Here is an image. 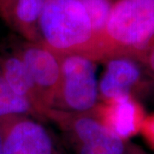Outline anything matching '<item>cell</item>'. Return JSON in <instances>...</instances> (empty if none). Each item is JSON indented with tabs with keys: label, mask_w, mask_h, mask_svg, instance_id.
<instances>
[{
	"label": "cell",
	"mask_w": 154,
	"mask_h": 154,
	"mask_svg": "<svg viewBox=\"0 0 154 154\" xmlns=\"http://www.w3.org/2000/svg\"><path fill=\"white\" fill-rule=\"evenodd\" d=\"M153 34L154 0H116L89 57L97 61L128 57L137 60Z\"/></svg>",
	"instance_id": "6da1fadb"
},
{
	"label": "cell",
	"mask_w": 154,
	"mask_h": 154,
	"mask_svg": "<svg viewBox=\"0 0 154 154\" xmlns=\"http://www.w3.org/2000/svg\"><path fill=\"white\" fill-rule=\"evenodd\" d=\"M38 40L57 55L79 53L90 57L96 36L80 0H51L37 23Z\"/></svg>",
	"instance_id": "7a4b0ae2"
},
{
	"label": "cell",
	"mask_w": 154,
	"mask_h": 154,
	"mask_svg": "<svg viewBox=\"0 0 154 154\" xmlns=\"http://www.w3.org/2000/svg\"><path fill=\"white\" fill-rule=\"evenodd\" d=\"M45 117L58 125L75 154L139 153L110 132L94 110L74 113L50 109Z\"/></svg>",
	"instance_id": "3957f363"
},
{
	"label": "cell",
	"mask_w": 154,
	"mask_h": 154,
	"mask_svg": "<svg viewBox=\"0 0 154 154\" xmlns=\"http://www.w3.org/2000/svg\"><path fill=\"white\" fill-rule=\"evenodd\" d=\"M61 65V83L56 109L86 113L99 105V80L95 60L79 53L57 55Z\"/></svg>",
	"instance_id": "277c9868"
},
{
	"label": "cell",
	"mask_w": 154,
	"mask_h": 154,
	"mask_svg": "<svg viewBox=\"0 0 154 154\" xmlns=\"http://www.w3.org/2000/svg\"><path fill=\"white\" fill-rule=\"evenodd\" d=\"M4 154H62L51 133L33 116L0 118Z\"/></svg>",
	"instance_id": "5b68a950"
},
{
	"label": "cell",
	"mask_w": 154,
	"mask_h": 154,
	"mask_svg": "<svg viewBox=\"0 0 154 154\" xmlns=\"http://www.w3.org/2000/svg\"><path fill=\"white\" fill-rule=\"evenodd\" d=\"M35 84L47 111L56 109L61 83L59 57L40 42L27 41L16 50Z\"/></svg>",
	"instance_id": "8992f818"
},
{
	"label": "cell",
	"mask_w": 154,
	"mask_h": 154,
	"mask_svg": "<svg viewBox=\"0 0 154 154\" xmlns=\"http://www.w3.org/2000/svg\"><path fill=\"white\" fill-rule=\"evenodd\" d=\"M94 111L110 132L124 140L140 132L146 118L143 109L132 95L103 102Z\"/></svg>",
	"instance_id": "52a82bcc"
},
{
	"label": "cell",
	"mask_w": 154,
	"mask_h": 154,
	"mask_svg": "<svg viewBox=\"0 0 154 154\" xmlns=\"http://www.w3.org/2000/svg\"><path fill=\"white\" fill-rule=\"evenodd\" d=\"M105 70L99 80V99L106 102L123 96L132 95L142 78L140 62L128 57L107 59Z\"/></svg>",
	"instance_id": "ba28073f"
},
{
	"label": "cell",
	"mask_w": 154,
	"mask_h": 154,
	"mask_svg": "<svg viewBox=\"0 0 154 154\" xmlns=\"http://www.w3.org/2000/svg\"><path fill=\"white\" fill-rule=\"evenodd\" d=\"M51 0H0V16L29 41L39 42L37 23Z\"/></svg>",
	"instance_id": "9c48e42d"
},
{
	"label": "cell",
	"mask_w": 154,
	"mask_h": 154,
	"mask_svg": "<svg viewBox=\"0 0 154 154\" xmlns=\"http://www.w3.org/2000/svg\"><path fill=\"white\" fill-rule=\"evenodd\" d=\"M0 69L11 88L19 96L28 100L38 116L45 117L47 110L22 59L15 52L1 57Z\"/></svg>",
	"instance_id": "30bf717a"
},
{
	"label": "cell",
	"mask_w": 154,
	"mask_h": 154,
	"mask_svg": "<svg viewBox=\"0 0 154 154\" xmlns=\"http://www.w3.org/2000/svg\"><path fill=\"white\" fill-rule=\"evenodd\" d=\"M18 115L38 116L28 100L11 88L0 69V118Z\"/></svg>",
	"instance_id": "8fae6325"
},
{
	"label": "cell",
	"mask_w": 154,
	"mask_h": 154,
	"mask_svg": "<svg viewBox=\"0 0 154 154\" xmlns=\"http://www.w3.org/2000/svg\"><path fill=\"white\" fill-rule=\"evenodd\" d=\"M94 29L96 40L104 31L116 0H80ZM96 43V41H95ZM91 55V54H90Z\"/></svg>",
	"instance_id": "7c38bea8"
},
{
	"label": "cell",
	"mask_w": 154,
	"mask_h": 154,
	"mask_svg": "<svg viewBox=\"0 0 154 154\" xmlns=\"http://www.w3.org/2000/svg\"><path fill=\"white\" fill-rule=\"evenodd\" d=\"M154 77V34L149 39L137 59Z\"/></svg>",
	"instance_id": "4fadbf2b"
},
{
	"label": "cell",
	"mask_w": 154,
	"mask_h": 154,
	"mask_svg": "<svg viewBox=\"0 0 154 154\" xmlns=\"http://www.w3.org/2000/svg\"><path fill=\"white\" fill-rule=\"evenodd\" d=\"M140 132L146 141L154 148V114L146 116Z\"/></svg>",
	"instance_id": "5bb4252c"
},
{
	"label": "cell",
	"mask_w": 154,
	"mask_h": 154,
	"mask_svg": "<svg viewBox=\"0 0 154 154\" xmlns=\"http://www.w3.org/2000/svg\"><path fill=\"white\" fill-rule=\"evenodd\" d=\"M0 154H4V146H3V139L0 133Z\"/></svg>",
	"instance_id": "9a60e30c"
},
{
	"label": "cell",
	"mask_w": 154,
	"mask_h": 154,
	"mask_svg": "<svg viewBox=\"0 0 154 154\" xmlns=\"http://www.w3.org/2000/svg\"><path fill=\"white\" fill-rule=\"evenodd\" d=\"M137 154H140V153H137Z\"/></svg>",
	"instance_id": "2e32d148"
}]
</instances>
